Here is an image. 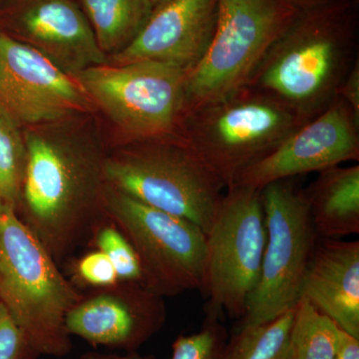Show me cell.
<instances>
[{"mask_svg": "<svg viewBox=\"0 0 359 359\" xmlns=\"http://www.w3.org/2000/svg\"><path fill=\"white\" fill-rule=\"evenodd\" d=\"M79 359H155L153 355H140L137 353H126V354H112L99 353H85Z\"/></svg>", "mask_w": 359, "mask_h": 359, "instance_id": "obj_28", "label": "cell"}, {"mask_svg": "<svg viewBox=\"0 0 359 359\" xmlns=\"http://www.w3.org/2000/svg\"><path fill=\"white\" fill-rule=\"evenodd\" d=\"M358 0L299 11L247 85L282 100L308 123L337 97L358 54Z\"/></svg>", "mask_w": 359, "mask_h": 359, "instance_id": "obj_2", "label": "cell"}, {"mask_svg": "<svg viewBox=\"0 0 359 359\" xmlns=\"http://www.w3.org/2000/svg\"><path fill=\"white\" fill-rule=\"evenodd\" d=\"M25 337L0 302V359H36Z\"/></svg>", "mask_w": 359, "mask_h": 359, "instance_id": "obj_25", "label": "cell"}, {"mask_svg": "<svg viewBox=\"0 0 359 359\" xmlns=\"http://www.w3.org/2000/svg\"><path fill=\"white\" fill-rule=\"evenodd\" d=\"M266 240L256 289L238 327L259 325L292 311L320 237L314 230L306 190L292 178L261 190Z\"/></svg>", "mask_w": 359, "mask_h": 359, "instance_id": "obj_7", "label": "cell"}, {"mask_svg": "<svg viewBox=\"0 0 359 359\" xmlns=\"http://www.w3.org/2000/svg\"><path fill=\"white\" fill-rule=\"evenodd\" d=\"M337 96L344 99L349 107L353 109L354 114L359 117V60L349 70L348 74L344 78L342 83L337 89Z\"/></svg>", "mask_w": 359, "mask_h": 359, "instance_id": "obj_26", "label": "cell"}, {"mask_svg": "<svg viewBox=\"0 0 359 359\" xmlns=\"http://www.w3.org/2000/svg\"><path fill=\"white\" fill-rule=\"evenodd\" d=\"M26 166L25 139L20 123L0 105V200L18 211Z\"/></svg>", "mask_w": 359, "mask_h": 359, "instance_id": "obj_21", "label": "cell"}, {"mask_svg": "<svg viewBox=\"0 0 359 359\" xmlns=\"http://www.w3.org/2000/svg\"><path fill=\"white\" fill-rule=\"evenodd\" d=\"M301 297L359 339V242L320 238Z\"/></svg>", "mask_w": 359, "mask_h": 359, "instance_id": "obj_16", "label": "cell"}, {"mask_svg": "<svg viewBox=\"0 0 359 359\" xmlns=\"http://www.w3.org/2000/svg\"><path fill=\"white\" fill-rule=\"evenodd\" d=\"M81 4L99 48L110 57L134 41L154 9L150 0H81Z\"/></svg>", "mask_w": 359, "mask_h": 359, "instance_id": "obj_18", "label": "cell"}, {"mask_svg": "<svg viewBox=\"0 0 359 359\" xmlns=\"http://www.w3.org/2000/svg\"><path fill=\"white\" fill-rule=\"evenodd\" d=\"M228 341L221 320L205 316L199 332L177 337L171 359H224Z\"/></svg>", "mask_w": 359, "mask_h": 359, "instance_id": "obj_22", "label": "cell"}, {"mask_svg": "<svg viewBox=\"0 0 359 359\" xmlns=\"http://www.w3.org/2000/svg\"><path fill=\"white\" fill-rule=\"evenodd\" d=\"M0 105L20 124H53L93 109L76 79L0 30Z\"/></svg>", "mask_w": 359, "mask_h": 359, "instance_id": "obj_11", "label": "cell"}, {"mask_svg": "<svg viewBox=\"0 0 359 359\" xmlns=\"http://www.w3.org/2000/svg\"><path fill=\"white\" fill-rule=\"evenodd\" d=\"M304 124L276 96L245 85L185 113L177 137L228 188Z\"/></svg>", "mask_w": 359, "mask_h": 359, "instance_id": "obj_4", "label": "cell"}, {"mask_svg": "<svg viewBox=\"0 0 359 359\" xmlns=\"http://www.w3.org/2000/svg\"><path fill=\"white\" fill-rule=\"evenodd\" d=\"M218 13L219 0H166L154 7L134 41L107 63L153 61L190 72L212 43Z\"/></svg>", "mask_w": 359, "mask_h": 359, "instance_id": "obj_15", "label": "cell"}, {"mask_svg": "<svg viewBox=\"0 0 359 359\" xmlns=\"http://www.w3.org/2000/svg\"><path fill=\"white\" fill-rule=\"evenodd\" d=\"M339 328L301 297L290 328L289 359H334Z\"/></svg>", "mask_w": 359, "mask_h": 359, "instance_id": "obj_19", "label": "cell"}, {"mask_svg": "<svg viewBox=\"0 0 359 359\" xmlns=\"http://www.w3.org/2000/svg\"><path fill=\"white\" fill-rule=\"evenodd\" d=\"M104 212L132 245L142 285L159 297L201 290L205 233L197 224L143 204L105 183Z\"/></svg>", "mask_w": 359, "mask_h": 359, "instance_id": "obj_10", "label": "cell"}, {"mask_svg": "<svg viewBox=\"0 0 359 359\" xmlns=\"http://www.w3.org/2000/svg\"><path fill=\"white\" fill-rule=\"evenodd\" d=\"M150 1L151 4H153V6L156 7L162 4V2L166 1V0H150Z\"/></svg>", "mask_w": 359, "mask_h": 359, "instance_id": "obj_30", "label": "cell"}, {"mask_svg": "<svg viewBox=\"0 0 359 359\" xmlns=\"http://www.w3.org/2000/svg\"><path fill=\"white\" fill-rule=\"evenodd\" d=\"M73 280L93 290L105 289L120 282L109 257L99 250L78 259L72 266Z\"/></svg>", "mask_w": 359, "mask_h": 359, "instance_id": "obj_24", "label": "cell"}, {"mask_svg": "<svg viewBox=\"0 0 359 359\" xmlns=\"http://www.w3.org/2000/svg\"><path fill=\"white\" fill-rule=\"evenodd\" d=\"M26 166L20 218L56 263L90 245L107 224L105 158L87 142L32 130L25 136Z\"/></svg>", "mask_w": 359, "mask_h": 359, "instance_id": "obj_1", "label": "cell"}, {"mask_svg": "<svg viewBox=\"0 0 359 359\" xmlns=\"http://www.w3.org/2000/svg\"><path fill=\"white\" fill-rule=\"evenodd\" d=\"M91 245L106 255L113 264L120 282L142 283L140 263L129 241L108 222L96 231Z\"/></svg>", "mask_w": 359, "mask_h": 359, "instance_id": "obj_23", "label": "cell"}, {"mask_svg": "<svg viewBox=\"0 0 359 359\" xmlns=\"http://www.w3.org/2000/svg\"><path fill=\"white\" fill-rule=\"evenodd\" d=\"M188 72L139 61L91 66L75 74L94 106L133 143L179 139Z\"/></svg>", "mask_w": 359, "mask_h": 359, "instance_id": "obj_9", "label": "cell"}, {"mask_svg": "<svg viewBox=\"0 0 359 359\" xmlns=\"http://www.w3.org/2000/svg\"><path fill=\"white\" fill-rule=\"evenodd\" d=\"M104 181L160 211L209 230L226 185L179 139L138 142L105 158Z\"/></svg>", "mask_w": 359, "mask_h": 359, "instance_id": "obj_5", "label": "cell"}, {"mask_svg": "<svg viewBox=\"0 0 359 359\" xmlns=\"http://www.w3.org/2000/svg\"><path fill=\"white\" fill-rule=\"evenodd\" d=\"M166 306L163 297L141 283L119 282L83 294L68 311V334L93 346L136 353L164 327Z\"/></svg>", "mask_w": 359, "mask_h": 359, "instance_id": "obj_13", "label": "cell"}, {"mask_svg": "<svg viewBox=\"0 0 359 359\" xmlns=\"http://www.w3.org/2000/svg\"><path fill=\"white\" fill-rule=\"evenodd\" d=\"M359 160V117L335 97L330 106L299 127L263 159L245 168L231 186L261 191L280 180L323 171Z\"/></svg>", "mask_w": 359, "mask_h": 359, "instance_id": "obj_12", "label": "cell"}, {"mask_svg": "<svg viewBox=\"0 0 359 359\" xmlns=\"http://www.w3.org/2000/svg\"><path fill=\"white\" fill-rule=\"evenodd\" d=\"M205 233V261L201 292L205 316L224 313L241 320L256 289L266 245L261 191L243 186L226 189Z\"/></svg>", "mask_w": 359, "mask_h": 359, "instance_id": "obj_8", "label": "cell"}, {"mask_svg": "<svg viewBox=\"0 0 359 359\" xmlns=\"http://www.w3.org/2000/svg\"><path fill=\"white\" fill-rule=\"evenodd\" d=\"M299 13L289 0H219L212 43L187 74L184 114L247 85Z\"/></svg>", "mask_w": 359, "mask_h": 359, "instance_id": "obj_6", "label": "cell"}, {"mask_svg": "<svg viewBox=\"0 0 359 359\" xmlns=\"http://www.w3.org/2000/svg\"><path fill=\"white\" fill-rule=\"evenodd\" d=\"M6 34L32 47L71 76L107 63L81 7L73 0H6Z\"/></svg>", "mask_w": 359, "mask_h": 359, "instance_id": "obj_14", "label": "cell"}, {"mask_svg": "<svg viewBox=\"0 0 359 359\" xmlns=\"http://www.w3.org/2000/svg\"><path fill=\"white\" fill-rule=\"evenodd\" d=\"M290 4L299 9V11H306V9L313 8L323 4H328V2L334 1V0H289Z\"/></svg>", "mask_w": 359, "mask_h": 359, "instance_id": "obj_29", "label": "cell"}, {"mask_svg": "<svg viewBox=\"0 0 359 359\" xmlns=\"http://www.w3.org/2000/svg\"><path fill=\"white\" fill-rule=\"evenodd\" d=\"M334 359H359V339L339 328Z\"/></svg>", "mask_w": 359, "mask_h": 359, "instance_id": "obj_27", "label": "cell"}, {"mask_svg": "<svg viewBox=\"0 0 359 359\" xmlns=\"http://www.w3.org/2000/svg\"><path fill=\"white\" fill-rule=\"evenodd\" d=\"M294 313V309L266 323L238 327L224 359H289Z\"/></svg>", "mask_w": 359, "mask_h": 359, "instance_id": "obj_20", "label": "cell"}, {"mask_svg": "<svg viewBox=\"0 0 359 359\" xmlns=\"http://www.w3.org/2000/svg\"><path fill=\"white\" fill-rule=\"evenodd\" d=\"M82 297L15 208L0 200V302L37 358L69 354L65 318Z\"/></svg>", "mask_w": 359, "mask_h": 359, "instance_id": "obj_3", "label": "cell"}, {"mask_svg": "<svg viewBox=\"0 0 359 359\" xmlns=\"http://www.w3.org/2000/svg\"><path fill=\"white\" fill-rule=\"evenodd\" d=\"M6 1V0H0V6H1L4 2Z\"/></svg>", "mask_w": 359, "mask_h": 359, "instance_id": "obj_31", "label": "cell"}, {"mask_svg": "<svg viewBox=\"0 0 359 359\" xmlns=\"http://www.w3.org/2000/svg\"><path fill=\"white\" fill-rule=\"evenodd\" d=\"M314 230L320 238L359 233V166L323 170L306 190Z\"/></svg>", "mask_w": 359, "mask_h": 359, "instance_id": "obj_17", "label": "cell"}]
</instances>
